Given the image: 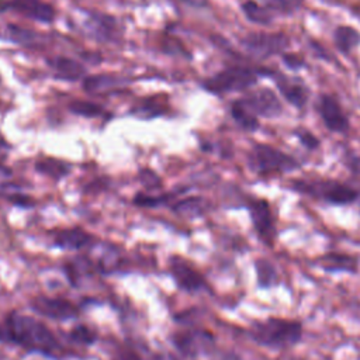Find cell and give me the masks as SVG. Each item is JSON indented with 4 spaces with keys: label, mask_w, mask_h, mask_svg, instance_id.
I'll use <instances>...</instances> for the list:
<instances>
[{
    "label": "cell",
    "mask_w": 360,
    "mask_h": 360,
    "mask_svg": "<svg viewBox=\"0 0 360 360\" xmlns=\"http://www.w3.org/2000/svg\"><path fill=\"white\" fill-rule=\"evenodd\" d=\"M316 111L329 132L347 134L350 129V121L333 94H321L316 101Z\"/></svg>",
    "instance_id": "cell-12"
},
{
    "label": "cell",
    "mask_w": 360,
    "mask_h": 360,
    "mask_svg": "<svg viewBox=\"0 0 360 360\" xmlns=\"http://www.w3.org/2000/svg\"><path fill=\"white\" fill-rule=\"evenodd\" d=\"M274 72L270 68L232 65L202 80V87L214 94L243 91L255 86L260 77H271Z\"/></svg>",
    "instance_id": "cell-5"
},
{
    "label": "cell",
    "mask_w": 360,
    "mask_h": 360,
    "mask_svg": "<svg viewBox=\"0 0 360 360\" xmlns=\"http://www.w3.org/2000/svg\"><path fill=\"white\" fill-rule=\"evenodd\" d=\"M10 10L39 22H52L55 20V8L44 0H1L0 13Z\"/></svg>",
    "instance_id": "cell-14"
},
{
    "label": "cell",
    "mask_w": 360,
    "mask_h": 360,
    "mask_svg": "<svg viewBox=\"0 0 360 360\" xmlns=\"http://www.w3.org/2000/svg\"><path fill=\"white\" fill-rule=\"evenodd\" d=\"M248 53L267 59L274 55H283L290 46V38L284 32H250L242 39Z\"/></svg>",
    "instance_id": "cell-10"
},
{
    "label": "cell",
    "mask_w": 360,
    "mask_h": 360,
    "mask_svg": "<svg viewBox=\"0 0 360 360\" xmlns=\"http://www.w3.org/2000/svg\"><path fill=\"white\" fill-rule=\"evenodd\" d=\"M169 195H146L143 193H138L134 198V204L139 207H146V208H155L159 207L165 202H167Z\"/></svg>",
    "instance_id": "cell-31"
},
{
    "label": "cell",
    "mask_w": 360,
    "mask_h": 360,
    "mask_svg": "<svg viewBox=\"0 0 360 360\" xmlns=\"http://www.w3.org/2000/svg\"><path fill=\"white\" fill-rule=\"evenodd\" d=\"M163 112H165L163 104L159 103L158 98H145L139 101V104H136L132 110V114L141 118H152Z\"/></svg>",
    "instance_id": "cell-28"
},
{
    "label": "cell",
    "mask_w": 360,
    "mask_h": 360,
    "mask_svg": "<svg viewBox=\"0 0 360 360\" xmlns=\"http://www.w3.org/2000/svg\"><path fill=\"white\" fill-rule=\"evenodd\" d=\"M7 149H8V143H7V142L0 136V155H1V153H4Z\"/></svg>",
    "instance_id": "cell-36"
},
{
    "label": "cell",
    "mask_w": 360,
    "mask_h": 360,
    "mask_svg": "<svg viewBox=\"0 0 360 360\" xmlns=\"http://www.w3.org/2000/svg\"><path fill=\"white\" fill-rule=\"evenodd\" d=\"M359 204H360V198H359Z\"/></svg>",
    "instance_id": "cell-37"
},
{
    "label": "cell",
    "mask_w": 360,
    "mask_h": 360,
    "mask_svg": "<svg viewBox=\"0 0 360 360\" xmlns=\"http://www.w3.org/2000/svg\"><path fill=\"white\" fill-rule=\"evenodd\" d=\"M69 110L72 112H75L76 115H82V117H97L100 114H103V108L101 105L91 103V101H86V100H76L73 103L69 104Z\"/></svg>",
    "instance_id": "cell-29"
},
{
    "label": "cell",
    "mask_w": 360,
    "mask_h": 360,
    "mask_svg": "<svg viewBox=\"0 0 360 360\" xmlns=\"http://www.w3.org/2000/svg\"><path fill=\"white\" fill-rule=\"evenodd\" d=\"M0 342L15 345L30 354L51 360H65L73 356L58 336L38 318L18 311H10L0 323Z\"/></svg>",
    "instance_id": "cell-1"
},
{
    "label": "cell",
    "mask_w": 360,
    "mask_h": 360,
    "mask_svg": "<svg viewBox=\"0 0 360 360\" xmlns=\"http://www.w3.org/2000/svg\"><path fill=\"white\" fill-rule=\"evenodd\" d=\"M246 208L257 239L273 249L277 239V222L271 204L266 198H250Z\"/></svg>",
    "instance_id": "cell-8"
},
{
    "label": "cell",
    "mask_w": 360,
    "mask_h": 360,
    "mask_svg": "<svg viewBox=\"0 0 360 360\" xmlns=\"http://www.w3.org/2000/svg\"><path fill=\"white\" fill-rule=\"evenodd\" d=\"M66 338H68V340L73 342L75 345L89 347V346H93L97 342L98 333L94 328L89 326L87 323H77V325L70 328Z\"/></svg>",
    "instance_id": "cell-26"
},
{
    "label": "cell",
    "mask_w": 360,
    "mask_h": 360,
    "mask_svg": "<svg viewBox=\"0 0 360 360\" xmlns=\"http://www.w3.org/2000/svg\"><path fill=\"white\" fill-rule=\"evenodd\" d=\"M248 167L256 176L270 177L295 172L301 167V162L271 145L256 143L248 153Z\"/></svg>",
    "instance_id": "cell-6"
},
{
    "label": "cell",
    "mask_w": 360,
    "mask_h": 360,
    "mask_svg": "<svg viewBox=\"0 0 360 360\" xmlns=\"http://www.w3.org/2000/svg\"><path fill=\"white\" fill-rule=\"evenodd\" d=\"M37 170L55 180H59L69 174L70 165L58 159H42L37 162Z\"/></svg>",
    "instance_id": "cell-27"
},
{
    "label": "cell",
    "mask_w": 360,
    "mask_h": 360,
    "mask_svg": "<svg viewBox=\"0 0 360 360\" xmlns=\"http://www.w3.org/2000/svg\"><path fill=\"white\" fill-rule=\"evenodd\" d=\"M66 278L72 287H79L83 276L94 273L97 270L96 263L87 256H76L70 260H66L62 266Z\"/></svg>",
    "instance_id": "cell-20"
},
{
    "label": "cell",
    "mask_w": 360,
    "mask_h": 360,
    "mask_svg": "<svg viewBox=\"0 0 360 360\" xmlns=\"http://www.w3.org/2000/svg\"><path fill=\"white\" fill-rule=\"evenodd\" d=\"M84 31L98 39V41H111L118 37V24L117 21L105 14L98 13H86V20H83Z\"/></svg>",
    "instance_id": "cell-17"
},
{
    "label": "cell",
    "mask_w": 360,
    "mask_h": 360,
    "mask_svg": "<svg viewBox=\"0 0 360 360\" xmlns=\"http://www.w3.org/2000/svg\"><path fill=\"white\" fill-rule=\"evenodd\" d=\"M181 1L193 7H204L208 3V0H181Z\"/></svg>",
    "instance_id": "cell-35"
},
{
    "label": "cell",
    "mask_w": 360,
    "mask_h": 360,
    "mask_svg": "<svg viewBox=\"0 0 360 360\" xmlns=\"http://www.w3.org/2000/svg\"><path fill=\"white\" fill-rule=\"evenodd\" d=\"M266 4L270 7V10L274 14L276 13L291 14L301 7L302 0H267Z\"/></svg>",
    "instance_id": "cell-30"
},
{
    "label": "cell",
    "mask_w": 360,
    "mask_h": 360,
    "mask_svg": "<svg viewBox=\"0 0 360 360\" xmlns=\"http://www.w3.org/2000/svg\"><path fill=\"white\" fill-rule=\"evenodd\" d=\"M169 273L179 290L187 294H197L208 290V281L205 276L187 259L173 255L169 259Z\"/></svg>",
    "instance_id": "cell-11"
},
{
    "label": "cell",
    "mask_w": 360,
    "mask_h": 360,
    "mask_svg": "<svg viewBox=\"0 0 360 360\" xmlns=\"http://www.w3.org/2000/svg\"><path fill=\"white\" fill-rule=\"evenodd\" d=\"M208 208V202L201 197H188L180 200L173 205V211L187 218H195L202 215Z\"/></svg>",
    "instance_id": "cell-25"
},
{
    "label": "cell",
    "mask_w": 360,
    "mask_h": 360,
    "mask_svg": "<svg viewBox=\"0 0 360 360\" xmlns=\"http://www.w3.org/2000/svg\"><path fill=\"white\" fill-rule=\"evenodd\" d=\"M172 342L177 352L188 359L207 356L217 349L215 335L205 328L191 326L172 335Z\"/></svg>",
    "instance_id": "cell-7"
},
{
    "label": "cell",
    "mask_w": 360,
    "mask_h": 360,
    "mask_svg": "<svg viewBox=\"0 0 360 360\" xmlns=\"http://www.w3.org/2000/svg\"><path fill=\"white\" fill-rule=\"evenodd\" d=\"M315 266L325 273H346L357 274L360 269L359 259L343 252H326L315 259Z\"/></svg>",
    "instance_id": "cell-15"
},
{
    "label": "cell",
    "mask_w": 360,
    "mask_h": 360,
    "mask_svg": "<svg viewBox=\"0 0 360 360\" xmlns=\"http://www.w3.org/2000/svg\"><path fill=\"white\" fill-rule=\"evenodd\" d=\"M333 44L340 53L349 55L360 46V31L352 25H338L333 30Z\"/></svg>",
    "instance_id": "cell-23"
},
{
    "label": "cell",
    "mask_w": 360,
    "mask_h": 360,
    "mask_svg": "<svg viewBox=\"0 0 360 360\" xmlns=\"http://www.w3.org/2000/svg\"><path fill=\"white\" fill-rule=\"evenodd\" d=\"M281 60H283V63H284L290 70H292V72H297V70H300V69H302V68L307 66L305 60H304L300 55L292 53V52H285V53H283V55H281Z\"/></svg>",
    "instance_id": "cell-33"
},
{
    "label": "cell",
    "mask_w": 360,
    "mask_h": 360,
    "mask_svg": "<svg viewBox=\"0 0 360 360\" xmlns=\"http://www.w3.org/2000/svg\"><path fill=\"white\" fill-rule=\"evenodd\" d=\"M294 135L297 136L298 142H300L307 150H315V149H318L319 145H321L319 138H318L315 134H312L311 131H308V129L295 131Z\"/></svg>",
    "instance_id": "cell-32"
},
{
    "label": "cell",
    "mask_w": 360,
    "mask_h": 360,
    "mask_svg": "<svg viewBox=\"0 0 360 360\" xmlns=\"http://www.w3.org/2000/svg\"><path fill=\"white\" fill-rule=\"evenodd\" d=\"M283 112V103L269 87L249 91L245 97L236 98L231 104V115L239 128L255 132L260 127L259 118H277Z\"/></svg>",
    "instance_id": "cell-3"
},
{
    "label": "cell",
    "mask_w": 360,
    "mask_h": 360,
    "mask_svg": "<svg viewBox=\"0 0 360 360\" xmlns=\"http://www.w3.org/2000/svg\"><path fill=\"white\" fill-rule=\"evenodd\" d=\"M46 63L52 72V76L59 80L75 82L86 73V69L82 63L66 56H53L48 59Z\"/></svg>",
    "instance_id": "cell-19"
},
{
    "label": "cell",
    "mask_w": 360,
    "mask_h": 360,
    "mask_svg": "<svg viewBox=\"0 0 360 360\" xmlns=\"http://www.w3.org/2000/svg\"><path fill=\"white\" fill-rule=\"evenodd\" d=\"M129 83L128 77L120 75H96L87 76L83 80V89L90 94H104L114 90H120Z\"/></svg>",
    "instance_id": "cell-18"
},
{
    "label": "cell",
    "mask_w": 360,
    "mask_h": 360,
    "mask_svg": "<svg viewBox=\"0 0 360 360\" xmlns=\"http://www.w3.org/2000/svg\"><path fill=\"white\" fill-rule=\"evenodd\" d=\"M28 307L34 314L58 322L76 319L80 316L82 311L77 304L65 297H49L45 294H38L30 298Z\"/></svg>",
    "instance_id": "cell-9"
},
{
    "label": "cell",
    "mask_w": 360,
    "mask_h": 360,
    "mask_svg": "<svg viewBox=\"0 0 360 360\" xmlns=\"http://www.w3.org/2000/svg\"><path fill=\"white\" fill-rule=\"evenodd\" d=\"M245 17L256 24V25H270L274 20V13L270 10V7L264 3H259L256 0H245L240 6Z\"/></svg>",
    "instance_id": "cell-24"
},
{
    "label": "cell",
    "mask_w": 360,
    "mask_h": 360,
    "mask_svg": "<svg viewBox=\"0 0 360 360\" xmlns=\"http://www.w3.org/2000/svg\"><path fill=\"white\" fill-rule=\"evenodd\" d=\"M291 190L335 207L352 205L360 198V190L336 179H295L291 180Z\"/></svg>",
    "instance_id": "cell-4"
},
{
    "label": "cell",
    "mask_w": 360,
    "mask_h": 360,
    "mask_svg": "<svg viewBox=\"0 0 360 360\" xmlns=\"http://www.w3.org/2000/svg\"><path fill=\"white\" fill-rule=\"evenodd\" d=\"M96 238L80 226L63 228L53 233L52 245L62 250H82L94 243Z\"/></svg>",
    "instance_id": "cell-16"
},
{
    "label": "cell",
    "mask_w": 360,
    "mask_h": 360,
    "mask_svg": "<svg viewBox=\"0 0 360 360\" xmlns=\"http://www.w3.org/2000/svg\"><path fill=\"white\" fill-rule=\"evenodd\" d=\"M112 360H142V357L134 349L124 346L115 352V354L112 356Z\"/></svg>",
    "instance_id": "cell-34"
},
{
    "label": "cell",
    "mask_w": 360,
    "mask_h": 360,
    "mask_svg": "<svg viewBox=\"0 0 360 360\" xmlns=\"http://www.w3.org/2000/svg\"><path fill=\"white\" fill-rule=\"evenodd\" d=\"M280 96L297 110H304L309 101V89L304 80L294 76H287L280 72H274L271 76Z\"/></svg>",
    "instance_id": "cell-13"
},
{
    "label": "cell",
    "mask_w": 360,
    "mask_h": 360,
    "mask_svg": "<svg viewBox=\"0 0 360 360\" xmlns=\"http://www.w3.org/2000/svg\"><path fill=\"white\" fill-rule=\"evenodd\" d=\"M246 335L260 347L270 350H287L302 340L304 325L300 319L273 315L253 321L248 326Z\"/></svg>",
    "instance_id": "cell-2"
},
{
    "label": "cell",
    "mask_w": 360,
    "mask_h": 360,
    "mask_svg": "<svg viewBox=\"0 0 360 360\" xmlns=\"http://www.w3.org/2000/svg\"><path fill=\"white\" fill-rule=\"evenodd\" d=\"M253 270H255L256 284L260 290L274 288L281 281L277 267L266 257H257L253 262Z\"/></svg>",
    "instance_id": "cell-21"
},
{
    "label": "cell",
    "mask_w": 360,
    "mask_h": 360,
    "mask_svg": "<svg viewBox=\"0 0 360 360\" xmlns=\"http://www.w3.org/2000/svg\"><path fill=\"white\" fill-rule=\"evenodd\" d=\"M0 39L13 42L24 46H34L39 41V35L28 28L15 25V24H3L0 25Z\"/></svg>",
    "instance_id": "cell-22"
}]
</instances>
